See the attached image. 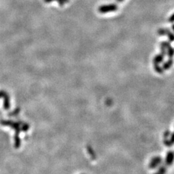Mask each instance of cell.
Listing matches in <instances>:
<instances>
[{
	"label": "cell",
	"instance_id": "6da1fadb",
	"mask_svg": "<svg viewBox=\"0 0 174 174\" xmlns=\"http://www.w3.org/2000/svg\"><path fill=\"white\" fill-rule=\"evenodd\" d=\"M161 51L159 54L156 55L155 58H153V64H159V63L163 62L164 58H165V56L166 55V48L163 42L161 43Z\"/></svg>",
	"mask_w": 174,
	"mask_h": 174
},
{
	"label": "cell",
	"instance_id": "7a4b0ae2",
	"mask_svg": "<svg viewBox=\"0 0 174 174\" xmlns=\"http://www.w3.org/2000/svg\"><path fill=\"white\" fill-rule=\"evenodd\" d=\"M118 9V6L116 4L112 3L109 5H103L98 8V11L101 14H105L108 12L116 11Z\"/></svg>",
	"mask_w": 174,
	"mask_h": 174
},
{
	"label": "cell",
	"instance_id": "3957f363",
	"mask_svg": "<svg viewBox=\"0 0 174 174\" xmlns=\"http://www.w3.org/2000/svg\"><path fill=\"white\" fill-rule=\"evenodd\" d=\"M157 33L159 35H166L170 41H174V34L168 29H159L157 30Z\"/></svg>",
	"mask_w": 174,
	"mask_h": 174
},
{
	"label": "cell",
	"instance_id": "277c9868",
	"mask_svg": "<svg viewBox=\"0 0 174 174\" xmlns=\"http://www.w3.org/2000/svg\"><path fill=\"white\" fill-rule=\"evenodd\" d=\"M162 161L163 159L159 157V156H157V157L152 158L149 163V168L151 169L155 168L157 166L159 165L160 164H161Z\"/></svg>",
	"mask_w": 174,
	"mask_h": 174
},
{
	"label": "cell",
	"instance_id": "5b68a950",
	"mask_svg": "<svg viewBox=\"0 0 174 174\" xmlns=\"http://www.w3.org/2000/svg\"><path fill=\"white\" fill-rule=\"evenodd\" d=\"M163 44L166 48V54H168L169 59H173L174 56V49L171 47L170 43L168 41H163Z\"/></svg>",
	"mask_w": 174,
	"mask_h": 174
},
{
	"label": "cell",
	"instance_id": "8992f818",
	"mask_svg": "<svg viewBox=\"0 0 174 174\" xmlns=\"http://www.w3.org/2000/svg\"><path fill=\"white\" fill-rule=\"evenodd\" d=\"M174 161V152L172 151H169L167 153L165 159V165L171 166Z\"/></svg>",
	"mask_w": 174,
	"mask_h": 174
},
{
	"label": "cell",
	"instance_id": "52a82bcc",
	"mask_svg": "<svg viewBox=\"0 0 174 174\" xmlns=\"http://www.w3.org/2000/svg\"><path fill=\"white\" fill-rule=\"evenodd\" d=\"M164 144L167 147H171L174 145V132L171 135L170 139H168V138H164Z\"/></svg>",
	"mask_w": 174,
	"mask_h": 174
},
{
	"label": "cell",
	"instance_id": "ba28073f",
	"mask_svg": "<svg viewBox=\"0 0 174 174\" xmlns=\"http://www.w3.org/2000/svg\"><path fill=\"white\" fill-rule=\"evenodd\" d=\"M173 64V59H169L168 61H167L166 63L163 64L162 68H163L164 70H168V69H170L171 67V66H172Z\"/></svg>",
	"mask_w": 174,
	"mask_h": 174
},
{
	"label": "cell",
	"instance_id": "9c48e42d",
	"mask_svg": "<svg viewBox=\"0 0 174 174\" xmlns=\"http://www.w3.org/2000/svg\"><path fill=\"white\" fill-rule=\"evenodd\" d=\"M153 66H154V69L156 71V72H157L158 74H163L164 70L162 67L159 65V64H153Z\"/></svg>",
	"mask_w": 174,
	"mask_h": 174
},
{
	"label": "cell",
	"instance_id": "30bf717a",
	"mask_svg": "<svg viewBox=\"0 0 174 174\" xmlns=\"http://www.w3.org/2000/svg\"><path fill=\"white\" fill-rule=\"evenodd\" d=\"M53 1H56L59 3V5L61 7H63L64 5H65V1H63V0H44V1L45 3H50V2H52Z\"/></svg>",
	"mask_w": 174,
	"mask_h": 174
},
{
	"label": "cell",
	"instance_id": "8fae6325",
	"mask_svg": "<svg viewBox=\"0 0 174 174\" xmlns=\"http://www.w3.org/2000/svg\"><path fill=\"white\" fill-rule=\"evenodd\" d=\"M166 171V168L165 165H162L161 167L159 168V170L157 171V173H164Z\"/></svg>",
	"mask_w": 174,
	"mask_h": 174
},
{
	"label": "cell",
	"instance_id": "7c38bea8",
	"mask_svg": "<svg viewBox=\"0 0 174 174\" xmlns=\"http://www.w3.org/2000/svg\"><path fill=\"white\" fill-rule=\"evenodd\" d=\"M170 134V131H166L164 134V138H168Z\"/></svg>",
	"mask_w": 174,
	"mask_h": 174
},
{
	"label": "cell",
	"instance_id": "4fadbf2b",
	"mask_svg": "<svg viewBox=\"0 0 174 174\" xmlns=\"http://www.w3.org/2000/svg\"><path fill=\"white\" fill-rule=\"evenodd\" d=\"M169 21L171 22V23H173L174 22V14H173L170 17V18H169Z\"/></svg>",
	"mask_w": 174,
	"mask_h": 174
},
{
	"label": "cell",
	"instance_id": "5bb4252c",
	"mask_svg": "<svg viewBox=\"0 0 174 174\" xmlns=\"http://www.w3.org/2000/svg\"><path fill=\"white\" fill-rule=\"evenodd\" d=\"M171 29H172L173 31L174 32V24H173V25H172V26H171Z\"/></svg>",
	"mask_w": 174,
	"mask_h": 174
},
{
	"label": "cell",
	"instance_id": "9a60e30c",
	"mask_svg": "<svg viewBox=\"0 0 174 174\" xmlns=\"http://www.w3.org/2000/svg\"><path fill=\"white\" fill-rule=\"evenodd\" d=\"M64 1H65V3H68V2L69 1V0H63Z\"/></svg>",
	"mask_w": 174,
	"mask_h": 174
},
{
	"label": "cell",
	"instance_id": "2e32d148",
	"mask_svg": "<svg viewBox=\"0 0 174 174\" xmlns=\"http://www.w3.org/2000/svg\"><path fill=\"white\" fill-rule=\"evenodd\" d=\"M116 1H118V2H121L122 1H124V0H116Z\"/></svg>",
	"mask_w": 174,
	"mask_h": 174
}]
</instances>
